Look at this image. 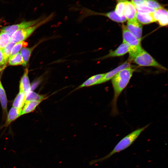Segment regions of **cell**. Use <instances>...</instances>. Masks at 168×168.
<instances>
[{
	"mask_svg": "<svg viewBox=\"0 0 168 168\" xmlns=\"http://www.w3.org/2000/svg\"><path fill=\"white\" fill-rule=\"evenodd\" d=\"M135 70L131 67L125 68L118 72L112 79L114 95L111 103L112 113L114 115L118 113L116 106L117 100L123 91L126 87Z\"/></svg>",
	"mask_w": 168,
	"mask_h": 168,
	"instance_id": "cell-1",
	"label": "cell"
},
{
	"mask_svg": "<svg viewBox=\"0 0 168 168\" xmlns=\"http://www.w3.org/2000/svg\"><path fill=\"white\" fill-rule=\"evenodd\" d=\"M149 125V124H147L142 128H138L132 132L126 135L118 142L109 154L102 158L91 161L89 163V165H92L97 162H100L105 160H106L114 154L127 148L132 145L140 134Z\"/></svg>",
	"mask_w": 168,
	"mask_h": 168,
	"instance_id": "cell-2",
	"label": "cell"
},
{
	"mask_svg": "<svg viewBox=\"0 0 168 168\" xmlns=\"http://www.w3.org/2000/svg\"><path fill=\"white\" fill-rule=\"evenodd\" d=\"M123 42L126 43L128 47L129 59L133 61L142 49L141 40L131 34L127 29L126 26H122Z\"/></svg>",
	"mask_w": 168,
	"mask_h": 168,
	"instance_id": "cell-3",
	"label": "cell"
},
{
	"mask_svg": "<svg viewBox=\"0 0 168 168\" xmlns=\"http://www.w3.org/2000/svg\"><path fill=\"white\" fill-rule=\"evenodd\" d=\"M55 15V13L52 12L48 17L37 24L29 27L16 31L11 37L10 41L15 43L23 41L39 27L51 20Z\"/></svg>",
	"mask_w": 168,
	"mask_h": 168,
	"instance_id": "cell-4",
	"label": "cell"
},
{
	"mask_svg": "<svg viewBox=\"0 0 168 168\" xmlns=\"http://www.w3.org/2000/svg\"><path fill=\"white\" fill-rule=\"evenodd\" d=\"M81 11V15L78 19V21H81L85 18L93 15H101L107 17L112 20L117 22L123 23L126 21L124 16L120 17L117 15L114 11H112L107 13H100L95 12L90 9L82 7L79 8Z\"/></svg>",
	"mask_w": 168,
	"mask_h": 168,
	"instance_id": "cell-5",
	"label": "cell"
},
{
	"mask_svg": "<svg viewBox=\"0 0 168 168\" xmlns=\"http://www.w3.org/2000/svg\"><path fill=\"white\" fill-rule=\"evenodd\" d=\"M133 60L134 63L140 66H152L166 69V68L158 63L149 54L142 49Z\"/></svg>",
	"mask_w": 168,
	"mask_h": 168,
	"instance_id": "cell-6",
	"label": "cell"
},
{
	"mask_svg": "<svg viewBox=\"0 0 168 168\" xmlns=\"http://www.w3.org/2000/svg\"><path fill=\"white\" fill-rule=\"evenodd\" d=\"M43 19V18L41 17L31 21H23L19 24L4 27L2 29V31L7 33L11 37L12 35L16 31L33 26Z\"/></svg>",
	"mask_w": 168,
	"mask_h": 168,
	"instance_id": "cell-7",
	"label": "cell"
},
{
	"mask_svg": "<svg viewBox=\"0 0 168 168\" xmlns=\"http://www.w3.org/2000/svg\"><path fill=\"white\" fill-rule=\"evenodd\" d=\"M128 30L138 39L141 40L142 33V26L137 19L128 21L126 26Z\"/></svg>",
	"mask_w": 168,
	"mask_h": 168,
	"instance_id": "cell-8",
	"label": "cell"
},
{
	"mask_svg": "<svg viewBox=\"0 0 168 168\" xmlns=\"http://www.w3.org/2000/svg\"><path fill=\"white\" fill-rule=\"evenodd\" d=\"M152 16L155 22L158 21L161 26L168 25V10L163 7L155 10L152 12Z\"/></svg>",
	"mask_w": 168,
	"mask_h": 168,
	"instance_id": "cell-9",
	"label": "cell"
},
{
	"mask_svg": "<svg viewBox=\"0 0 168 168\" xmlns=\"http://www.w3.org/2000/svg\"><path fill=\"white\" fill-rule=\"evenodd\" d=\"M130 67L128 62H126L113 70L105 73V75L100 79L97 84L104 83L111 79L116 74L121 70Z\"/></svg>",
	"mask_w": 168,
	"mask_h": 168,
	"instance_id": "cell-10",
	"label": "cell"
},
{
	"mask_svg": "<svg viewBox=\"0 0 168 168\" xmlns=\"http://www.w3.org/2000/svg\"><path fill=\"white\" fill-rule=\"evenodd\" d=\"M137 12L134 5L127 0L125 3L124 15L128 21L136 19Z\"/></svg>",
	"mask_w": 168,
	"mask_h": 168,
	"instance_id": "cell-11",
	"label": "cell"
},
{
	"mask_svg": "<svg viewBox=\"0 0 168 168\" xmlns=\"http://www.w3.org/2000/svg\"><path fill=\"white\" fill-rule=\"evenodd\" d=\"M28 73V69L26 68L25 69L24 74L21 79L19 85V91L24 92L26 96L31 91Z\"/></svg>",
	"mask_w": 168,
	"mask_h": 168,
	"instance_id": "cell-12",
	"label": "cell"
},
{
	"mask_svg": "<svg viewBox=\"0 0 168 168\" xmlns=\"http://www.w3.org/2000/svg\"><path fill=\"white\" fill-rule=\"evenodd\" d=\"M128 52V45L125 43L123 42L115 50L110 51V53L99 59H104L110 57L120 56L124 55Z\"/></svg>",
	"mask_w": 168,
	"mask_h": 168,
	"instance_id": "cell-13",
	"label": "cell"
},
{
	"mask_svg": "<svg viewBox=\"0 0 168 168\" xmlns=\"http://www.w3.org/2000/svg\"><path fill=\"white\" fill-rule=\"evenodd\" d=\"M22 109L12 107L7 114L6 121L4 127H7L12 122L21 115Z\"/></svg>",
	"mask_w": 168,
	"mask_h": 168,
	"instance_id": "cell-14",
	"label": "cell"
},
{
	"mask_svg": "<svg viewBox=\"0 0 168 168\" xmlns=\"http://www.w3.org/2000/svg\"><path fill=\"white\" fill-rule=\"evenodd\" d=\"M105 73L99 74L93 76L77 87L75 90L82 88L92 86L97 84L98 83L105 75Z\"/></svg>",
	"mask_w": 168,
	"mask_h": 168,
	"instance_id": "cell-15",
	"label": "cell"
},
{
	"mask_svg": "<svg viewBox=\"0 0 168 168\" xmlns=\"http://www.w3.org/2000/svg\"><path fill=\"white\" fill-rule=\"evenodd\" d=\"M26 95L23 92L20 91L14 100L12 104V107L22 109L25 104Z\"/></svg>",
	"mask_w": 168,
	"mask_h": 168,
	"instance_id": "cell-16",
	"label": "cell"
},
{
	"mask_svg": "<svg viewBox=\"0 0 168 168\" xmlns=\"http://www.w3.org/2000/svg\"><path fill=\"white\" fill-rule=\"evenodd\" d=\"M136 18L139 22L143 24H149L155 22L152 16V12L149 13H137Z\"/></svg>",
	"mask_w": 168,
	"mask_h": 168,
	"instance_id": "cell-17",
	"label": "cell"
},
{
	"mask_svg": "<svg viewBox=\"0 0 168 168\" xmlns=\"http://www.w3.org/2000/svg\"><path fill=\"white\" fill-rule=\"evenodd\" d=\"M42 101H26L22 109L21 115L34 111Z\"/></svg>",
	"mask_w": 168,
	"mask_h": 168,
	"instance_id": "cell-18",
	"label": "cell"
},
{
	"mask_svg": "<svg viewBox=\"0 0 168 168\" xmlns=\"http://www.w3.org/2000/svg\"><path fill=\"white\" fill-rule=\"evenodd\" d=\"M0 102L4 115L7 114V100L5 89L0 80Z\"/></svg>",
	"mask_w": 168,
	"mask_h": 168,
	"instance_id": "cell-19",
	"label": "cell"
},
{
	"mask_svg": "<svg viewBox=\"0 0 168 168\" xmlns=\"http://www.w3.org/2000/svg\"><path fill=\"white\" fill-rule=\"evenodd\" d=\"M36 46L31 48L23 47L20 50V54L22 56L23 63V66H26L30 58L31 53Z\"/></svg>",
	"mask_w": 168,
	"mask_h": 168,
	"instance_id": "cell-20",
	"label": "cell"
},
{
	"mask_svg": "<svg viewBox=\"0 0 168 168\" xmlns=\"http://www.w3.org/2000/svg\"><path fill=\"white\" fill-rule=\"evenodd\" d=\"M45 96L39 94L31 91L26 96V101H42L46 99Z\"/></svg>",
	"mask_w": 168,
	"mask_h": 168,
	"instance_id": "cell-21",
	"label": "cell"
},
{
	"mask_svg": "<svg viewBox=\"0 0 168 168\" xmlns=\"http://www.w3.org/2000/svg\"><path fill=\"white\" fill-rule=\"evenodd\" d=\"M9 65L12 66L23 65V61L20 53L18 52L9 60Z\"/></svg>",
	"mask_w": 168,
	"mask_h": 168,
	"instance_id": "cell-22",
	"label": "cell"
},
{
	"mask_svg": "<svg viewBox=\"0 0 168 168\" xmlns=\"http://www.w3.org/2000/svg\"><path fill=\"white\" fill-rule=\"evenodd\" d=\"M10 37L7 33H0V49H3L10 42Z\"/></svg>",
	"mask_w": 168,
	"mask_h": 168,
	"instance_id": "cell-23",
	"label": "cell"
},
{
	"mask_svg": "<svg viewBox=\"0 0 168 168\" xmlns=\"http://www.w3.org/2000/svg\"><path fill=\"white\" fill-rule=\"evenodd\" d=\"M27 44V43L24 41H22L16 43L12 48L9 60L13 56L18 53L23 46H26Z\"/></svg>",
	"mask_w": 168,
	"mask_h": 168,
	"instance_id": "cell-24",
	"label": "cell"
},
{
	"mask_svg": "<svg viewBox=\"0 0 168 168\" xmlns=\"http://www.w3.org/2000/svg\"><path fill=\"white\" fill-rule=\"evenodd\" d=\"M137 13H149L154 12L155 10L143 4L134 5Z\"/></svg>",
	"mask_w": 168,
	"mask_h": 168,
	"instance_id": "cell-25",
	"label": "cell"
},
{
	"mask_svg": "<svg viewBox=\"0 0 168 168\" xmlns=\"http://www.w3.org/2000/svg\"><path fill=\"white\" fill-rule=\"evenodd\" d=\"M143 4L155 10L163 7L156 0H145Z\"/></svg>",
	"mask_w": 168,
	"mask_h": 168,
	"instance_id": "cell-26",
	"label": "cell"
},
{
	"mask_svg": "<svg viewBox=\"0 0 168 168\" xmlns=\"http://www.w3.org/2000/svg\"><path fill=\"white\" fill-rule=\"evenodd\" d=\"M127 0L125 2H117L116 6L114 12L119 16L121 17L124 15V8L125 3Z\"/></svg>",
	"mask_w": 168,
	"mask_h": 168,
	"instance_id": "cell-27",
	"label": "cell"
},
{
	"mask_svg": "<svg viewBox=\"0 0 168 168\" xmlns=\"http://www.w3.org/2000/svg\"><path fill=\"white\" fill-rule=\"evenodd\" d=\"M15 44V43L10 41L8 44L2 49L5 56L7 61L9 60L12 48Z\"/></svg>",
	"mask_w": 168,
	"mask_h": 168,
	"instance_id": "cell-28",
	"label": "cell"
},
{
	"mask_svg": "<svg viewBox=\"0 0 168 168\" xmlns=\"http://www.w3.org/2000/svg\"><path fill=\"white\" fill-rule=\"evenodd\" d=\"M7 61L2 49H0V66L5 65Z\"/></svg>",
	"mask_w": 168,
	"mask_h": 168,
	"instance_id": "cell-29",
	"label": "cell"
},
{
	"mask_svg": "<svg viewBox=\"0 0 168 168\" xmlns=\"http://www.w3.org/2000/svg\"><path fill=\"white\" fill-rule=\"evenodd\" d=\"M145 0H131V2L134 5L143 4Z\"/></svg>",
	"mask_w": 168,
	"mask_h": 168,
	"instance_id": "cell-30",
	"label": "cell"
},
{
	"mask_svg": "<svg viewBox=\"0 0 168 168\" xmlns=\"http://www.w3.org/2000/svg\"><path fill=\"white\" fill-rule=\"evenodd\" d=\"M1 67H0V72L1 71Z\"/></svg>",
	"mask_w": 168,
	"mask_h": 168,
	"instance_id": "cell-31",
	"label": "cell"
}]
</instances>
